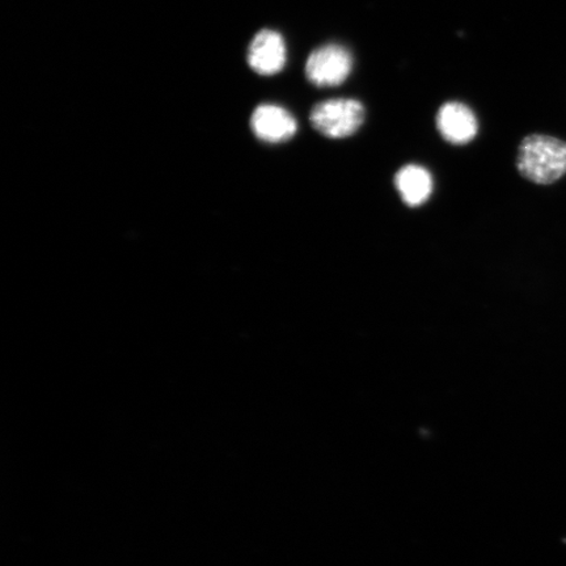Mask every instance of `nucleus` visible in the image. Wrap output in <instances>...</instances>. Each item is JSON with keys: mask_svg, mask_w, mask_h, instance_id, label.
<instances>
[{"mask_svg": "<svg viewBox=\"0 0 566 566\" xmlns=\"http://www.w3.org/2000/svg\"><path fill=\"white\" fill-rule=\"evenodd\" d=\"M516 168L526 180L551 186L566 175V142L546 134H531L521 142Z\"/></svg>", "mask_w": 566, "mask_h": 566, "instance_id": "nucleus-1", "label": "nucleus"}, {"mask_svg": "<svg viewBox=\"0 0 566 566\" xmlns=\"http://www.w3.org/2000/svg\"><path fill=\"white\" fill-rule=\"evenodd\" d=\"M363 103L354 98H331L317 103L310 113V123L322 136L339 139L353 136L365 123Z\"/></svg>", "mask_w": 566, "mask_h": 566, "instance_id": "nucleus-2", "label": "nucleus"}, {"mask_svg": "<svg viewBox=\"0 0 566 566\" xmlns=\"http://www.w3.org/2000/svg\"><path fill=\"white\" fill-rule=\"evenodd\" d=\"M352 69L353 59L348 49L328 44L308 55L306 76L317 87H335L348 80Z\"/></svg>", "mask_w": 566, "mask_h": 566, "instance_id": "nucleus-3", "label": "nucleus"}, {"mask_svg": "<svg viewBox=\"0 0 566 566\" xmlns=\"http://www.w3.org/2000/svg\"><path fill=\"white\" fill-rule=\"evenodd\" d=\"M251 127L254 136L266 144H282L292 139L298 130L292 113L273 104H263L254 109Z\"/></svg>", "mask_w": 566, "mask_h": 566, "instance_id": "nucleus-4", "label": "nucleus"}, {"mask_svg": "<svg viewBox=\"0 0 566 566\" xmlns=\"http://www.w3.org/2000/svg\"><path fill=\"white\" fill-rule=\"evenodd\" d=\"M248 65L260 75H274L285 66L286 45L279 32L260 31L248 48Z\"/></svg>", "mask_w": 566, "mask_h": 566, "instance_id": "nucleus-5", "label": "nucleus"}, {"mask_svg": "<svg viewBox=\"0 0 566 566\" xmlns=\"http://www.w3.org/2000/svg\"><path fill=\"white\" fill-rule=\"evenodd\" d=\"M437 127L444 140L457 146L470 144L479 132L475 113L459 102H449L441 106L437 115Z\"/></svg>", "mask_w": 566, "mask_h": 566, "instance_id": "nucleus-6", "label": "nucleus"}, {"mask_svg": "<svg viewBox=\"0 0 566 566\" xmlns=\"http://www.w3.org/2000/svg\"><path fill=\"white\" fill-rule=\"evenodd\" d=\"M395 186L399 190L401 200L409 208L421 207L433 192V179L428 169L415 165L402 167L396 174Z\"/></svg>", "mask_w": 566, "mask_h": 566, "instance_id": "nucleus-7", "label": "nucleus"}]
</instances>
